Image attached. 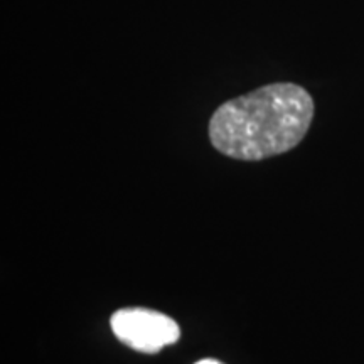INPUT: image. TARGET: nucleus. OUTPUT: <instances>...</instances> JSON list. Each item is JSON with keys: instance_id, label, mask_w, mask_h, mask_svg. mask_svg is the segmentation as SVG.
Wrapping results in <instances>:
<instances>
[{"instance_id": "1", "label": "nucleus", "mask_w": 364, "mask_h": 364, "mask_svg": "<svg viewBox=\"0 0 364 364\" xmlns=\"http://www.w3.org/2000/svg\"><path fill=\"white\" fill-rule=\"evenodd\" d=\"M314 100L295 83H272L223 103L209 120V140L223 156L263 161L302 142Z\"/></svg>"}, {"instance_id": "2", "label": "nucleus", "mask_w": 364, "mask_h": 364, "mask_svg": "<svg viewBox=\"0 0 364 364\" xmlns=\"http://www.w3.org/2000/svg\"><path fill=\"white\" fill-rule=\"evenodd\" d=\"M113 334L139 353L154 354L177 343L181 329L174 318L145 307L120 309L110 318Z\"/></svg>"}, {"instance_id": "3", "label": "nucleus", "mask_w": 364, "mask_h": 364, "mask_svg": "<svg viewBox=\"0 0 364 364\" xmlns=\"http://www.w3.org/2000/svg\"><path fill=\"white\" fill-rule=\"evenodd\" d=\"M196 364H223V363L216 361V359H201V361H198Z\"/></svg>"}]
</instances>
